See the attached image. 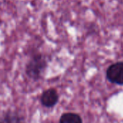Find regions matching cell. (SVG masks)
<instances>
[{
	"label": "cell",
	"mask_w": 123,
	"mask_h": 123,
	"mask_svg": "<svg viewBox=\"0 0 123 123\" xmlns=\"http://www.w3.org/2000/svg\"><path fill=\"white\" fill-rule=\"evenodd\" d=\"M48 66L46 58L40 53L33 54L25 66V74L33 81L39 80L44 74Z\"/></svg>",
	"instance_id": "obj_1"
},
{
	"label": "cell",
	"mask_w": 123,
	"mask_h": 123,
	"mask_svg": "<svg viewBox=\"0 0 123 123\" xmlns=\"http://www.w3.org/2000/svg\"><path fill=\"white\" fill-rule=\"evenodd\" d=\"M107 79L112 84L123 85V62L113 63L107 68Z\"/></svg>",
	"instance_id": "obj_2"
},
{
	"label": "cell",
	"mask_w": 123,
	"mask_h": 123,
	"mask_svg": "<svg viewBox=\"0 0 123 123\" xmlns=\"http://www.w3.org/2000/svg\"><path fill=\"white\" fill-rule=\"evenodd\" d=\"M59 123H83V121L79 115L73 112H66L61 116Z\"/></svg>",
	"instance_id": "obj_5"
},
{
	"label": "cell",
	"mask_w": 123,
	"mask_h": 123,
	"mask_svg": "<svg viewBox=\"0 0 123 123\" xmlns=\"http://www.w3.org/2000/svg\"><path fill=\"white\" fill-rule=\"evenodd\" d=\"M59 96L57 91L53 88H50L44 91L40 97L41 105L46 108H52L58 102Z\"/></svg>",
	"instance_id": "obj_3"
},
{
	"label": "cell",
	"mask_w": 123,
	"mask_h": 123,
	"mask_svg": "<svg viewBox=\"0 0 123 123\" xmlns=\"http://www.w3.org/2000/svg\"><path fill=\"white\" fill-rule=\"evenodd\" d=\"M0 123H25V117L18 112L8 110L0 118Z\"/></svg>",
	"instance_id": "obj_4"
}]
</instances>
